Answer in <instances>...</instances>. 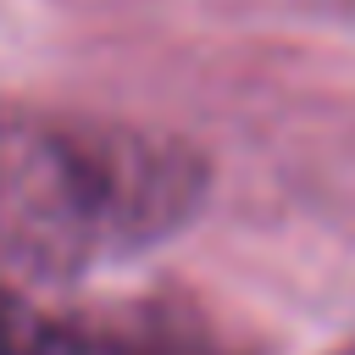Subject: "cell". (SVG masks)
I'll list each match as a JSON object with an SVG mask.
<instances>
[{"label": "cell", "instance_id": "6da1fadb", "mask_svg": "<svg viewBox=\"0 0 355 355\" xmlns=\"http://www.w3.org/2000/svg\"><path fill=\"white\" fill-rule=\"evenodd\" d=\"M200 205L205 161L161 128L0 111V294L139 255Z\"/></svg>", "mask_w": 355, "mask_h": 355}, {"label": "cell", "instance_id": "7a4b0ae2", "mask_svg": "<svg viewBox=\"0 0 355 355\" xmlns=\"http://www.w3.org/2000/svg\"><path fill=\"white\" fill-rule=\"evenodd\" d=\"M0 355H189V349H166L155 338L78 322V316H50L0 294Z\"/></svg>", "mask_w": 355, "mask_h": 355}]
</instances>
